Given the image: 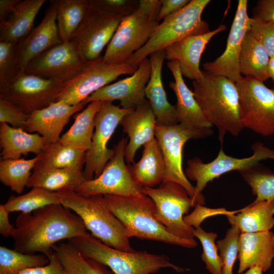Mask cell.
<instances>
[{
  "instance_id": "obj_1",
  "label": "cell",
  "mask_w": 274,
  "mask_h": 274,
  "mask_svg": "<svg viewBox=\"0 0 274 274\" xmlns=\"http://www.w3.org/2000/svg\"><path fill=\"white\" fill-rule=\"evenodd\" d=\"M81 219L61 204H50L17 218L12 236L14 249L26 254L40 252L48 258L58 242L87 233Z\"/></svg>"
},
{
  "instance_id": "obj_2",
  "label": "cell",
  "mask_w": 274,
  "mask_h": 274,
  "mask_svg": "<svg viewBox=\"0 0 274 274\" xmlns=\"http://www.w3.org/2000/svg\"><path fill=\"white\" fill-rule=\"evenodd\" d=\"M194 97L204 115L218 131L222 142L226 133L237 136L244 129L240 116L239 95L236 83L228 78L204 71L193 81Z\"/></svg>"
},
{
  "instance_id": "obj_3",
  "label": "cell",
  "mask_w": 274,
  "mask_h": 274,
  "mask_svg": "<svg viewBox=\"0 0 274 274\" xmlns=\"http://www.w3.org/2000/svg\"><path fill=\"white\" fill-rule=\"evenodd\" d=\"M105 202L126 229L129 236L152 240L188 248L197 245L195 239H186L172 234L155 216L153 200L142 196L103 195Z\"/></svg>"
},
{
  "instance_id": "obj_4",
  "label": "cell",
  "mask_w": 274,
  "mask_h": 274,
  "mask_svg": "<svg viewBox=\"0 0 274 274\" xmlns=\"http://www.w3.org/2000/svg\"><path fill=\"white\" fill-rule=\"evenodd\" d=\"M60 204L76 214L91 235L116 249L131 252L128 233L106 204L102 195L84 196L74 190L56 192Z\"/></svg>"
},
{
  "instance_id": "obj_5",
  "label": "cell",
  "mask_w": 274,
  "mask_h": 274,
  "mask_svg": "<svg viewBox=\"0 0 274 274\" xmlns=\"http://www.w3.org/2000/svg\"><path fill=\"white\" fill-rule=\"evenodd\" d=\"M68 242L85 256L109 267L114 274H153L166 268L178 272L187 270L172 263L165 255L119 250L105 245L88 233Z\"/></svg>"
},
{
  "instance_id": "obj_6",
  "label": "cell",
  "mask_w": 274,
  "mask_h": 274,
  "mask_svg": "<svg viewBox=\"0 0 274 274\" xmlns=\"http://www.w3.org/2000/svg\"><path fill=\"white\" fill-rule=\"evenodd\" d=\"M210 2V0H191L184 8L165 18L156 27L147 43L125 63L139 66L155 52L164 50L185 37L210 31L208 23L201 16Z\"/></svg>"
},
{
  "instance_id": "obj_7",
  "label": "cell",
  "mask_w": 274,
  "mask_h": 274,
  "mask_svg": "<svg viewBox=\"0 0 274 274\" xmlns=\"http://www.w3.org/2000/svg\"><path fill=\"white\" fill-rule=\"evenodd\" d=\"M143 192L153 200L157 220L170 232L181 238L194 239V228L184 220V215L194 207L184 187L173 181H163L157 187H143Z\"/></svg>"
},
{
  "instance_id": "obj_8",
  "label": "cell",
  "mask_w": 274,
  "mask_h": 274,
  "mask_svg": "<svg viewBox=\"0 0 274 274\" xmlns=\"http://www.w3.org/2000/svg\"><path fill=\"white\" fill-rule=\"evenodd\" d=\"M251 148L253 155L246 158H237L226 155L221 147L216 158L210 162L205 163L197 157L188 160L185 173L188 179L196 182L195 206L205 204L202 191L210 181L232 170L239 172L254 167L262 160L274 159V150L260 142L253 144Z\"/></svg>"
},
{
  "instance_id": "obj_9",
  "label": "cell",
  "mask_w": 274,
  "mask_h": 274,
  "mask_svg": "<svg viewBox=\"0 0 274 274\" xmlns=\"http://www.w3.org/2000/svg\"><path fill=\"white\" fill-rule=\"evenodd\" d=\"M213 133L212 128H194L180 123L172 126H156L155 138L161 148L165 166L163 181H173L184 187L194 207L196 205L195 187L183 169V147L190 139L206 138Z\"/></svg>"
},
{
  "instance_id": "obj_10",
  "label": "cell",
  "mask_w": 274,
  "mask_h": 274,
  "mask_svg": "<svg viewBox=\"0 0 274 274\" xmlns=\"http://www.w3.org/2000/svg\"><path fill=\"white\" fill-rule=\"evenodd\" d=\"M243 125L263 136L274 133V88L250 77L236 83Z\"/></svg>"
},
{
  "instance_id": "obj_11",
  "label": "cell",
  "mask_w": 274,
  "mask_h": 274,
  "mask_svg": "<svg viewBox=\"0 0 274 274\" xmlns=\"http://www.w3.org/2000/svg\"><path fill=\"white\" fill-rule=\"evenodd\" d=\"M63 83L20 70L6 86L0 87V98L29 115L56 102Z\"/></svg>"
},
{
  "instance_id": "obj_12",
  "label": "cell",
  "mask_w": 274,
  "mask_h": 274,
  "mask_svg": "<svg viewBox=\"0 0 274 274\" xmlns=\"http://www.w3.org/2000/svg\"><path fill=\"white\" fill-rule=\"evenodd\" d=\"M127 139L122 138L114 147L115 153L101 174L86 180L74 191L84 196L112 195L121 196H142V186L132 177L129 168L125 163Z\"/></svg>"
},
{
  "instance_id": "obj_13",
  "label": "cell",
  "mask_w": 274,
  "mask_h": 274,
  "mask_svg": "<svg viewBox=\"0 0 274 274\" xmlns=\"http://www.w3.org/2000/svg\"><path fill=\"white\" fill-rule=\"evenodd\" d=\"M138 67L126 63H108L104 61L102 56L88 61L80 74L63 83L56 102L73 106L78 105L118 77L123 75H132Z\"/></svg>"
},
{
  "instance_id": "obj_14",
  "label": "cell",
  "mask_w": 274,
  "mask_h": 274,
  "mask_svg": "<svg viewBox=\"0 0 274 274\" xmlns=\"http://www.w3.org/2000/svg\"><path fill=\"white\" fill-rule=\"evenodd\" d=\"M133 109H125L112 101H102L95 116L91 145L86 152L83 170L86 180L93 179L94 175L98 177L113 156L114 149L108 148V142L122 118Z\"/></svg>"
},
{
  "instance_id": "obj_15",
  "label": "cell",
  "mask_w": 274,
  "mask_h": 274,
  "mask_svg": "<svg viewBox=\"0 0 274 274\" xmlns=\"http://www.w3.org/2000/svg\"><path fill=\"white\" fill-rule=\"evenodd\" d=\"M159 23L138 9L124 17L107 45L104 61L110 64L125 63L147 43Z\"/></svg>"
},
{
  "instance_id": "obj_16",
  "label": "cell",
  "mask_w": 274,
  "mask_h": 274,
  "mask_svg": "<svg viewBox=\"0 0 274 274\" xmlns=\"http://www.w3.org/2000/svg\"><path fill=\"white\" fill-rule=\"evenodd\" d=\"M124 17L90 4L85 16L70 41L74 42L87 61L101 57Z\"/></svg>"
},
{
  "instance_id": "obj_17",
  "label": "cell",
  "mask_w": 274,
  "mask_h": 274,
  "mask_svg": "<svg viewBox=\"0 0 274 274\" xmlns=\"http://www.w3.org/2000/svg\"><path fill=\"white\" fill-rule=\"evenodd\" d=\"M87 61L72 41L62 42L38 55L27 65L25 72L62 83L80 74Z\"/></svg>"
},
{
  "instance_id": "obj_18",
  "label": "cell",
  "mask_w": 274,
  "mask_h": 274,
  "mask_svg": "<svg viewBox=\"0 0 274 274\" xmlns=\"http://www.w3.org/2000/svg\"><path fill=\"white\" fill-rule=\"evenodd\" d=\"M247 7L248 1H238L226 48L216 59L203 64L204 71L214 75L226 77L235 83L242 78L239 57L244 38L250 29V17Z\"/></svg>"
},
{
  "instance_id": "obj_19",
  "label": "cell",
  "mask_w": 274,
  "mask_h": 274,
  "mask_svg": "<svg viewBox=\"0 0 274 274\" xmlns=\"http://www.w3.org/2000/svg\"><path fill=\"white\" fill-rule=\"evenodd\" d=\"M151 72L150 59L145 58L131 75L109 84L89 95L82 103L118 100L125 109H133L147 100L145 89Z\"/></svg>"
},
{
  "instance_id": "obj_20",
  "label": "cell",
  "mask_w": 274,
  "mask_h": 274,
  "mask_svg": "<svg viewBox=\"0 0 274 274\" xmlns=\"http://www.w3.org/2000/svg\"><path fill=\"white\" fill-rule=\"evenodd\" d=\"M57 10L58 1H52L40 24L15 44V57L20 71H24L29 62L38 55L62 42L58 31Z\"/></svg>"
},
{
  "instance_id": "obj_21",
  "label": "cell",
  "mask_w": 274,
  "mask_h": 274,
  "mask_svg": "<svg viewBox=\"0 0 274 274\" xmlns=\"http://www.w3.org/2000/svg\"><path fill=\"white\" fill-rule=\"evenodd\" d=\"M226 29L225 25L221 24L207 33L185 37L164 49L165 59L177 60L183 76L193 81L198 80L202 71L199 67L200 58L207 45Z\"/></svg>"
},
{
  "instance_id": "obj_22",
  "label": "cell",
  "mask_w": 274,
  "mask_h": 274,
  "mask_svg": "<svg viewBox=\"0 0 274 274\" xmlns=\"http://www.w3.org/2000/svg\"><path fill=\"white\" fill-rule=\"evenodd\" d=\"M85 106L82 102L74 106L58 102L52 103L29 115L24 124V130L43 136L46 145L57 142L70 117L82 110Z\"/></svg>"
},
{
  "instance_id": "obj_23",
  "label": "cell",
  "mask_w": 274,
  "mask_h": 274,
  "mask_svg": "<svg viewBox=\"0 0 274 274\" xmlns=\"http://www.w3.org/2000/svg\"><path fill=\"white\" fill-rule=\"evenodd\" d=\"M149 56L151 72L146 87L145 96L155 115L156 124L161 126L178 124L176 106L168 102L162 80V68L165 59V51L155 52Z\"/></svg>"
},
{
  "instance_id": "obj_24",
  "label": "cell",
  "mask_w": 274,
  "mask_h": 274,
  "mask_svg": "<svg viewBox=\"0 0 274 274\" xmlns=\"http://www.w3.org/2000/svg\"><path fill=\"white\" fill-rule=\"evenodd\" d=\"M120 124L129 138L125 149V161L133 163L138 150L155 138L156 118L148 101L125 115Z\"/></svg>"
},
{
  "instance_id": "obj_25",
  "label": "cell",
  "mask_w": 274,
  "mask_h": 274,
  "mask_svg": "<svg viewBox=\"0 0 274 274\" xmlns=\"http://www.w3.org/2000/svg\"><path fill=\"white\" fill-rule=\"evenodd\" d=\"M238 250V274L254 266L266 272L274 260V232H241Z\"/></svg>"
},
{
  "instance_id": "obj_26",
  "label": "cell",
  "mask_w": 274,
  "mask_h": 274,
  "mask_svg": "<svg viewBox=\"0 0 274 274\" xmlns=\"http://www.w3.org/2000/svg\"><path fill=\"white\" fill-rule=\"evenodd\" d=\"M167 66L174 78L169 86L176 96L175 106L179 123L194 128H212L213 125L198 104L193 91L186 84L178 62L175 60L168 61Z\"/></svg>"
},
{
  "instance_id": "obj_27",
  "label": "cell",
  "mask_w": 274,
  "mask_h": 274,
  "mask_svg": "<svg viewBox=\"0 0 274 274\" xmlns=\"http://www.w3.org/2000/svg\"><path fill=\"white\" fill-rule=\"evenodd\" d=\"M46 0L20 1L14 11L0 22V41L17 44L33 29V23Z\"/></svg>"
},
{
  "instance_id": "obj_28",
  "label": "cell",
  "mask_w": 274,
  "mask_h": 274,
  "mask_svg": "<svg viewBox=\"0 0 274 274\" xmlns=\"http://www.w3.org/2000/svg\"><path fill=\"white\" fill-rule=\"evenodd\" d=\"M45 145V139L40 134L1 123V159H20L21 155L29 153L38 155Z\"/></svg>"
},
{
  "instance_id": "obj_29",
  "label": "cell",
  "mask_w": 274,
  "mask_h": 274,
  "mask_svg": "<svg viewBox=\"0 0 274 274\" xmlns=\"http://www.w3.org/2000/svg\"><path fill=\"white\" fill-rule=\"evenodd\" d=\"M231 225L241 232L270 231L274 227V199L252 202L236 211H228L225 215Z\"/></svg>"
},
{
  "instance_id": "obj_30",
  "label": "cell",
  "mask_w": 274,
  "mask_h": 274,
  "mask_svg": "<svg viewBox=\"0 0 274 274\" xmlns=\"http://www.w3.org/2000/svg\"><path fill=\"white\" fill-rule=\"evenodd\" d=\"M140 160L129 167L134 181L142 187H155L164 180L165 166L162 151L155 138L144 146Z\"/></svg>"
},
{
  "instance_id": "obj_31",
  "label": "cell",
  "mask_w": 274,
  "mask_h": 274,
  "mask_svg": "<svg viewBox=\"0 0 274 274\" xmlns=\"http://www.w3.org/2000/svg\"><path fill=\"white\" fill-rule=\"evenodd\" d=\"M270 58L265 48L249 30L244 38L239 57L242 76L262 82L267 80Z\"/></svg>"
},
{
  "instance_id": "obj_32",
  "label": "cell",
  "mask_w": 274,
  "mask_h": 274,
  "mask_svg": "<svg viewBox=\"0 0 274 274\" xmlns=\"http://www.w3.org/2000/svg\"><path fill=\"white\" fill-rule=\"evenodd\" d=\"M86 181L83 170L75 168H34L27 187H38L57 192L75 190Z\"/></svg>"
},
{
  "instance_id": "obj_33",
  "label": "cell",
  "mask_w": 274,
  "mask_h": 274,
  "mask_svg": "<svg viewBox=\"0 0 274 274\" xmlns=\"http://www.w3.org/2000/svg\"><path fill=\"white\" fill-rule=\"evenodd\" d=\"M102 101H93L76 117L70 128L60 137L63 145L86 152L91 145L94 119Z\"/></svg>"
},
{
  "instance_id": "obj_34",
  "label": "cell",
  "mask_w": 274,
  "mask_h": 274,
  "mask_svg": "<svg viewBox=\"0 0 274 274\" xmlns=\"http://www.w3.org/2000/svg\"><path fill=\"white\" fill-rule=\"evenodd\" d=\"M37 156L38 160L34 168H75L83 170L86 152L63 145L58 141L46 145Z\"/></svg>"
},
{
  "instance_id": "obj_35",
  "label": "cell",
  "mask_w": 274,
  "mask_h": 274,
  "mask_svg": "<svg viewBox=\"0 0 274 274\" xmlns=\"http://www.w3.org/2000/svg\"><path fill=\"white\" fill-rule=\"evenodd\" d=\"M66 274H114L102 263L83 255L69 243L53 247Z\"/></svg>"
},
{
  "instance_id": "obj_36",
  "label": "cell",
  "mask_w": 274,
  "mask_h": 274,
  "mask_svg": "<svg viewBox=\"0 0 274 274\" xmlns=\"http://www.w3.org/2000/svg\"><path fill=\"white\" fill-rule=\"evenodd\" d=\"M90 0H58L57 24L62 42L70 41L82 23Z\"/></svg>"
},
{
  "instance_id": "obj_37",
  "label": "cell",
  "mask_w": 274,
  "mask_h": 274,
  "mask_svg": "<svg viewBox=\"0 0 274 274\" xmlns=\"http://www.w3.org/2000/svg\"><path fill=\"white\" fill-rule=\"evenodd\" d=\"M38 160V156L29 159H1L0 181L6 186L18 194H21L26 187Z\"/></svg>"
},
{
  "instance_id": "obj_38",
  "label": "cell",
  "mask_w": 274,
  "mask_h": 274,
  "mask_svg": "<svg viewBox=\"0 0 274 274\" xmlns=\"http://www.w3.org/2000/svg\"><path fill=\"white\" fill-rule=\"evenodd\" d=\"M60 204L56 192L34 187L27 193L18 196L11 195L4 205L10 213L21 212L30 213L50 204Z\"/></svg>"
},
{
  "instance_id": "obj_39",
  "label": "cell",
  "mask_w": 274,
  "mask_h": 274,
  "mask_svg": "<svg viewBox=\"0 0 274 274\" xmlns=\"http://www.w3.org/2000/svg\"><path fill=\"white\" fill-rule=\"evenodd\" d=\"M49 262L48 258L43 254L23 253L0 247V274H19L25 269L44 266Z\"/></svg>"
},
{
  "instance_id": "obj_40",
  "label": "cell",
  "mask_w": 274,
  "mask_h": 274,
  "mask_svg": "<svg viewBox=\"0 0 274 274\" xmlns=\"http://www.w3.org/2000/svg\"><path fill=\"white\" fill-rule=\"evenodd\" d=\"M256 198L253 202L274 199V172L258 164L239 171Z\"/></svg>"
},
{
  "instance_id": "obj_41",
  "label": "cell",
  "mask_w": 274,
  "mask_h": 274,
  "mask_svg": "<svg viewBox=\"0 0 274 274\" xmlns=\"http://www.w3.org/2000/svg\"><path fill=\"white\" fill-rule=\"evenodd\" d=\"M194 235L199 239L202 247L201 258L206 268L211 274H222L221 261L215 240L217 234L207 232L200 226L194 228Z\"/></svg>"
},
{
  "instance_id": "obj_42",
  "label": "cell",
  "mask_w": 274,
  "mask_h": 274,
  "mask_svg": "<svg viewBox=\"0 0 274 274\" xmlns=\"http://www.w3.org/2000/svg\"><path fill=\"white\" fill-rule=\"evenodd\" d=\"M241 232L231 225L225 237L217 242L221 261L222 274H233V267L238 257V240Z\"/></svg>"
},
{
  "instance_id": "obj_43",
  "label": "cell",
  "mask_w": 274,
  "mask_h": 274,
  "mask_svg": "<svg viewBox=\"0 0 274 274\" xmlns=\"http://www.w3.org/2000/svg\"><path fill=\"white\" fill-rule=\"evenodd\" d=\"M15 44L0 41V87L6 86L20 71L15 57Z\"/></svg>"
},
{
  "instance_id": "obj_44",
  "label": "cell",
  "mask_w": 274,
  "mask_h": 274,
  "mask_svg": "<svg viewBox=\"0 0 274 274\" xmlns=\"http://www.w3.org/2000/svg\"><path fill=\"white\" fill-rule=\"evenodd\" d=\"M250 30L270 57L274 56V21L264 22L250 17Z\"/></svg>"
},
{
  "instance_id": "obj_45",
  "label": "cell",
  "mask_w": 274,
  "mask_h": 274,
  "mask_svg": "<svg viewBox=\"0 0 274 274\" xmlns=\"http://www.w3.org/2000/svg\"><path fill=\"white\" fill-rule=\"evenodd\" d=\"M29 116L12 102L0 98L1 123H6L13 127L24 129V124Z\"/></svg>"
},
{
  "instance_id": "obj_46",
  "label": "cell",
  "mask_w": 274,
  "mask_h": 274,
  "mask_svg": "<svg viewBox=\"0 0 274 274\" xmlns=\"http://www.w3.org/2000/svg\"><path fill=\"white\" fill-rule=\"evenodd\" d=\"M98 8L123 17L128 16L138 9L139 1L135 0H90Z\"/></svg>"
},
{
  "instance_id": "obj_47",
  "label": "cell",
  "mask_w": 274,
  "mask_h": 274,
  "mask_svg": "<svg viewBox=\"0 0 274 274\" xmlns=\"http://www.w3.org/2000/svg\"><path fill=\"white\" fill-rule=\"evenodd\" d=\"M48 264L25 269L19 274H66L65 270L56 253H53L48 257Z\"/></svg>"
},
{
  "instance_id": "obj_48",
  "label": "cell",
  "mask_w": 274,
  "mask_h": 274,
  "mask_svg": "<svg viewBox=\"0 0 274 274\" xmlns=\"http://www.w3.org/2000/svg\"><path fill=\"white\" fill-rule=\"evenodd\" d=\"M252 18L264 22L274 21V0H259L252 10Z\"/></svg>"
},
{
  "instance_id": "obj_49",
  "label": "cell",
  "mask_w": 274,
  "mask_h": 274,
  "mask_svg": "<svg viewBox=\"0 0 274 274\" xmlns=\"http://www.w3.org/2000/svg\"><path fill=\"white\" fill-rule=\"evenodd\" d=\"M189 0H161V7L157 17V21L160 22L169 15L179 11L186 6Z\"/></svg>"
},
{
  "instance_id": "obj_50",
  "label": "cell",
  "mask_w": 274,
  "mask_h": 274,
  "mask_svg": "<svg viewBox=\"0 0 274 274\" xmlns=\"http://www.w3.org/2000/svg\"><path fill=\"white\" fill-rule=\"evenodd\" d=\"M161 5V0H140L138 9L148 17L156 20Z\"/></svg>"
},
{
  "instance_id": "obj_51",
  "label": "cell",
  "mask_w": 274,
  "mask_h": 274,
  "mask_svg": "<svg viewBox=\"0 0 274 274\" xmlns=\"http://www.w3.org/2000/svg\"><path fill=\"white\" fill-rule=\"evenodd\" d=\"M9 213L4 204H0V233L5 237H12L15 231V227L10 222Z\"/></svg>"
},
{
  "instance_id": "obj_52",
  "label": "cell",
  "mask_w": 274,
  "mask_h": 274,
  "mask_svg": "<svg viewBox=\"0 0 274 274\" xmlns=\"http://www.w3.org/2000/svg\"><path fill=\"white\" fill-rule=\"evenodd\" d=\"M20 0L0 1V22L5 20L14 10Z\"/></svg>"
},
{
  "instance_id": "obj_53",
  "label": "cell",
  "mask_w": 274,
  "mask_h": 274,
  "mask_svg": "<svg viewBox=\"0 0 274 274\" xmlns=\"http://www.w3.org/2000/svg\"><path fill=\"white\" fill-rule=\"evenodd\" d=\"M268 76L274 83V56L270 58L268 65Z\"/></svg>"
},
{
  "instance_id": "obj_54",
  "label": "cell",
  "mask_w": 274,
  "mask_h": 274,
  "mask_svg": "<svg viewBox=\"0 0 274 274\" xmlns=\"http://www.w3.org/2000/svg\"><path fill=\"white\" fill-rule=\"evenodd\" d=\"M263 271L260 267L254 266L249 268L246 271H244L240 274H263Z\"/></svg>"
}]
</instances>
